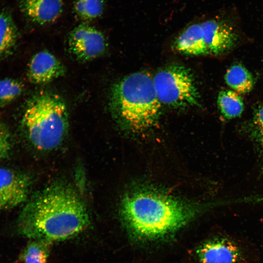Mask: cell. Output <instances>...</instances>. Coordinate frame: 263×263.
I'll return each mask as SVG.
<instances>
[{
  "label": "cell",
  "mask_w": 263,
  "mask_h": 263,
  "mask_svg": "<svg viewBox=\"0 0 263 263\" xmlns=\"http://www.w3.org/2000/svg\"><path fill=\"white\" fill-rule=\"evenodd\" d=\"M110 104L120 120L135 131L154 126L161 113V103L153 78L144 72L130 74L116 83L112 88Z\"/></svg>",
  "instance_id": "3957f363"
},
{
  "label": "cell",
  "mask_w": 263,
  "mask_h": 263,
  "mask_svg": "<svg viewBox=\"0 0 263 263\" xmlns=\"http://www.w3.org/2000/svg\"><path fill=\"white\" fill-rule=\"evenodd\" d=\"M68 45L71 53L82 61H89L99 57L104 53L107 46L103 34L86 24H80L71 31Z\"/></svg>",
  "instance_id": "8992f818"
},
{
  "label": "cell",
  "mask_w": 263,
  "mask_h": 263,
  "mask_svg": "<svg viewBox=\"0 0 263 263\" xmlns=\"http://www.w3.org/2000/svg\"><path fill=\"white\" fill-rule=\"evenodd\" d=\"M18 37V29L12 15L6 10L0 11V61L14 52Z\"/></svg>",
  "instance_id": "4fadbf2b"
},
{
  "label": "cell",
  "mask_w": 263,
  "mask_h": 263,
  "mask_svg": "<svg viewBox=\"0 0 263 263\" xmlns=\"http://www.w3.org/2000/svg\"><path fill=\"white\" fill-rule=\"evenodd\" d=\"M254 136L263 151V106L256 111L253 118Z\"/></svg>",
  "instance_id": "d6986e66"
},
{
  "label": "cell",
  "mask_w": 263,
  "mask_h": 263,
  "mask_svg": "<svg viewBox=\"0 0 263 263\" xmlns=\"http://www.w3.org/2000/svg\"><path fill=\"white\" fill-rule=\"evenodd\" d=\"M225 80L228 86L239 94L249 92L254 84L250 72L240 64L233 65L228 68L225 75Z\"/></svg>",
  "instance_id": "5bb4252c"
},
{
  "label": "cell",
  "mask_w": 263,
  "mask_h": 263,
  "mask_svg": "<svg viewBox=\"0 0 263 263\" xmlns=\"http://www.w3.org/2000/svg\"><path fill=\"white\" fill-rule=\"evenodd\" d=\"M153 82L161 104L176 108L200 105V96L193 73L187 67L167 66L155 75Z\"/></svg>",
  "instance_id": "5b68a950"
},
{
  "label": "cell",
  "mask_w": 263,
  "mask_h": 263,
  "mask_svg": "<svg viewBox=\"0 0 263 263\" xmlns=\"http://www.w3.org/2000/svg\"><path fill=\"white\" fill-rule=\"evenodd\" d=\"M200 22L209 55L223 54L235 45L236 34L232 27L225 22L213 19Z\"/></svg>",
  "instance_id": "52a82bcc"
},
{
  "label": "cell",
  "mask_w": 263,
  "mask_h": 263,
  "mask_svg": "<svg viewBox=\"0 0 263 263\" xmlns=\"http://www.w3.org/2000/svg\"><path fill=\"white\" fill-rule=\"evenodd\" d=\"M22 123L35 147L43 150L54 149L60 144L67 131V107L59 95L40 93L28 103Z\"/></svg>",
  "instance_id": "277c9868"
},
{
  "label": "cell",
  "mask_w": 263,
  "mask_h": 263,
  "mask_svg": "<svg viewBox=\"0 0 263 263\" xmlns=\"http://www.w3.org/2000/svg\"><path fill=\"white\" fill-rule=\"evenodd\" d=\"M29 182L25 176L8 169L0 168V208H12L24 202Z\"/></svg>",
  "instance_id": "9c48e42d"
},
{
  "label": "cell",
  "mask_w": 263,
  "mask_h": 263,
  "mask_svg": "<svg viewBox=\"0 0 263 263\" xmlns=\"http://www.w3.org/2000/svg\"><path fill=\"white\" fill-rule=\"evenodd\" d=\"M22 11L32 20L40 24L56 20L63 9V0H19Z\"/></svg>",
  "instance_id": "8fae6325"
},
{
  "label": "cell",
  "mask_w": 263,
  "mask_h": 263,
  "mask_svg": "<svg viewBox=\"0 0 263 263\" xmlns=\"http://www.w3.org/2000/svg\"><path fill=\"white\" fill-rule=\"evenodd\" d=\"M23 86L21 82L12 78L0 79V107L10 104L22 93Z\"/></svg>",
  "instance_id": "ac0fdd59"
},
{
  "label": "cell",
  "mask_w": 263,
  "mask_h": 263,
  "mask_svg": "<svg viewBox=\"0 0 263 263\" xmlns=\"http://www.w3.org/2000/svg\"><path fill=\"white\" fill-rule=\"evenodd\" d=\"M217 104L221 114L227 119L239 117L244 109L241 96L238 93L230 90H225L219 92Z\"/></svg>",
  "instance_id": "9a60e30c"
},
{
  "label": "cell",
  "mask_w": 263,
  "mask_h": 263,
  "mask_svg": "<svg viewBox=\"0 0 263 263\" xmlns=\"http://www.w3.org/2000/svg\"><path fill=\"white\" fill-rule=\"evenodd\" d=\"M10 146L8 131L4 126L0 124V159L7 156Z\"/></svg>",
  "instance_id": "ffe728a7"
},
{
  "label": "cell",
  "mask_w": 263,
  "mask_h": 263,
  "mask_svg": "<svg viewBox=\"0 0 263 263\" xmlns=\"http://www.w3.org/2000/svg\"><path fill=\"white\" fill-rule=\"evenodd\" d=\"M174 49L181 53L192 56L209 55L205 45L200 22L188 26L177 37Z\"/></svg>",
  "instance_id": "7c38bea8"
},
{
  "label": "cell",
  "mask_w": 263,
  "mask_h": 263,
  "mask_svg": "<svg viewBox=\"0 0 263 263\" xmlns=\"http://www.w3.org/2000/svg\"><path fill=\"white\" fill-rule=\"evenodd\" d=\"M201 207L165 193L139 190L123 199L121 214L131 237L137 241L163 240L174 235L201 212Z\"/></svg>",
  "instance_id": "6da1fadb"
},
{
  "label": "cell",
  "mask_w": 263,
  "mask_h": 263,
  "mask_svg": "<svg viewBox=\"0 0 263 263\" xmlns=\"http://www.w3.org/2000/svg\"><path fill=\"white\" fill-rule=\"evenodd\" d=\"M49 256L47 243L38 240L30 243L21 254L24 263H46Z\"/></svg>",
  "instance_id": "e0dca14e"
},
{
  "label": "cell",
  "mask_w": 263,
  "mask_h": 263,
  "mask_svg": "<svg viewBox=\"0 0 263 263\" xmlns=\"http://www.w3.org/2000/svg\"><path fill=\"white\" fill-rule=\"evenodd\" d=\"M64 65L50 52L40 51L32 57L28 64L27 76L35 84H45L63 76Z\"/></svg>",
  "instance_id": "30bf717a"
},
{
  "label": "cell",
  "mask_w": 263,
  "mask_h": 263,
  "mask_svg": "<svg viewBox=\"0 0 263 263\" xmlns=\"http://www.w3.org/2000/svg\"><path fill=\"white\" fill-rule=\"evenodd\" d=\"M0 209H1L0 208Z\"/></svg>",
  "instance_id": "44dd1931"
},
{
  "label": "cell",
  "mask_w": 263,
  "mask_h": 263,
  "mask_svg": "<svg viewBox=\"0 0 263 263\" xmlns=\"http://www.w3.org/2000/svg\"><path fill=\"white\" fill-rule=\"evenodd\" d=\"M201 263H241L244 259L239 246L226 238H216L202 244L196 251Z\"/></svg>",
  "instance_id": "ba28073f"
},
{
  "label": "cell",
  "mask_w": 263,
  "mask_h": 263,
  "mask_svg": "<svg viewBox=\"0 0 263 263\" xmlns=\"http://www.w3.org/2000/svg\"><path fill=\"white\" fill-rule=\"evenodd\" d=\"M104 7V0H75L74 10L81 19L90 20L100 17Z\"/></svg>",
  "instance_id": "2e32d148"
},
{
  "label": "cell",
  "mask_w": 263,
  "mask_h": 263,
  "mask_svg": "<svg viewBox=\"0 0 263 263\" xmlns=\"http://www.w3.org/2000/svg\"><path fill=\"white\" fill-rule=\"evenodd\" d=\"M89 225L83 202L74 191L62 187L45 191L24 208L19 220L22 235L47 244L72 237Z\"/></svg>",
  "instance_id": "7a4b0ae2"
}]
</instances>
